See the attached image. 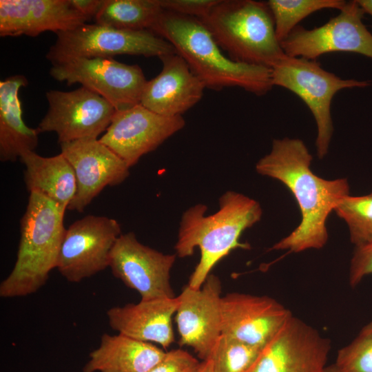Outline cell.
<instances>
[{
  "label": "cell",
  "mask_w": 372,
  "mask_h": 372,
  "mask_svg": "<svg viewBox=\"0 0 372 372\" xmlns=\"http://www.w3.org/2000/svg\"><path fill=\"white\" fill-rule=\"evenodd\" d=\"M312 156L304 143L298 138L275 139L271 152L256 163L261 175L283 183L295 197L301 222L289 236L270 250L300 252L323 247L328 239L326 227L329 214L349 194L347 179H323L310 168Z\"/></svg>",
  "instance_id": "cell-1"
},
{
  "label": "cell",
  "mask_w": 372,
  "mask_h": 372,
  "mask_svg": "<svg viewBox=\"0 0 372 372\" xmlns=\"http://www.w3.org/2000/svg\"><path fill=\"white\" fill-rule=\"evenodd\" d=\"M207 207L197 204L187 209L180 223L174 246L179 258L192 256L200 249L198 263L190 276L188 285L196 289L204 284L211 269L232 250L250 249L240 242L242 232L258 223L262 211L259 203L244 194L227 191L219 198V209L205 216Z\"/></svg>",
  "instance_id": "cell-2"
},
{
  "label": "cell",
  "mask_w": 372,
  "mask_h": 372,
  "mask_svg": "<svg viewBox=\"0 0 372 372\" xmlns=\"http://www.w3.org/2000/svg\"><path fill=\"white\" fill-rule=\"evenodd\" d=\"M169 41L205 87H238L263 96L273 87L271 69L234 61L221 51L198 18L163 10L150 28Z\"/></svg>",
  "instance_id": "cell-3"
},
{
  "label": "cell",
  "mask_w": 372,
  "mask_h": 372,
  "mask_svg": "<svg viewBox=\"0 0 372 372\" xmlns=\"http://www.w3.org/2000/svg\"><path fill=\"white\" fill-rule=\"evenodd\" d=\"M66 209L45 196L30 193L20 220V240L15 264L0 284L3 298L27 296L39 290L56 268L66 229Z\"/></svg>",
  "instance_id": "cell-4"
},
{
  "label": "cell",
  "mask_w": 372,
  "mask_h": 372,
  "mask_svg": "<svg viewBox=\"0 0 372 372\" xmlns=\"http://www.w3.org/2000/svg\"><path fill=\"white\" fill-rule=\"evenodd\" d=\"M199 19L234 61L271 69L286 56L267 2L218 0Z\"/></svg>",
  "instance_id": "cell-5"
},
{
  "label": "cell",
  "mask_w": 372,
  "mask_h": 372,
  "mask_svg": "<svg viewBox=\"0 0 372 372\" xmlns=\"http://www.w3.org/2000/svg\"><path fill=\"white\" fill-rule=\"evenodd\" d=\"M273 86L284 87L299 96L313 114L317 125V155L328 152L333 126L331 113L334 95L346 88H364L370 81L343 79L323 69L316 60L284 56L271 68Z\"/></svg>",
  "instance_id": "cell-6"
},
{
  "label": "cell",
  "mask_w": 372,
  "mask_h": 372,
  "mask_svg": "<svg viewBox=\"0 0 372 372\" xmlns=\"http://www.w3.org/2000/svg\"><path fill=\"white\" fill-rule=\"evenodd\" d=\"M174 46L149 30H126L85 23L56 33L46 54L52 65L75 58L129 54L158 58L176 53Z\"/></svg>",
  "instance_id": "cell-7"
},
{
  "label": "cell",
  "mask_w": 372,
  "mask_h": 372,
  "mask_svg": "<svg viewBox=\"0 0 372 372\" xmlns=\"http://www.w3.org/2000/svg\"><path fill=\"white\" fill-rule=\"evenodd\" d=\"M50 74L68 85L80 83L108 101L116 111L140 103L147 83L138 65L123 63L112 57L70 59L53 64Z\"/></svg>",
  "instance_id": "cell-8"
},
{
  "label": "cell",
  "mask_w": 372,
  "mask_h": 372,
  "mask_svg": "<svg viewBox=\"0 0 372 372\" xmlns=\"http://www.w3.org/2000/svg\"><path fill=\"white\" fill-rule=\"evenodd\" d=\"M357 0L347 1L335 17L313 29L297 25L280 43L286 55L316 60L331 52L357 53L372 59V34L362 22Z\"/></svg>",
  "instance_id": "cell-9"
},
{
  "label": "cell",
  "mask_w": 372,
  "mask_h": 372,
  "mask_svg": "<svg viewBox=\"0 0 372 372\" xmlns=\"http://www.w3.org/2000/svg\"><path fill=\"white\" fill-rule=\"evenodd\" d=\"M48 110L39 123V133L55 132L58 143L98 139L105 133L116 112L97 93L81 86L72 91L46 92Z\"/></svg>",
  "instance_id": "cell-10"
},
{
  "label": "cell",
  "mask_w": 372,
  "mask_h": 372,
  "mask_svg": "<svg viewBox=\"0 0 372 372\" xmlns=\"http://www.w3.org/2000/svg\"><path fill=\"white\" fill-rule=\"evenodd\" d=\"M114 218L87 215L66 229L56 268L70 282H79L109 267L111 251L121 235Z\"/></svg>",
  "instance_id": "cell-11"
},
{
  "label": "cell",
  "mask_w": 372,
  "mask_h": 372,
  "mask_svg": "<svg viewBox=\"0 0 372 372\" xmlns=\"http://www.w3.org/2000/svg\"><path fill=\"white\" fill-rule=\"evenodd\" d=\"M330 349L329 339L292 316L246 372H322Z\"/></svg>",
  "instance_id": "cell-12"
},
{
  "label": "cell",
  "mask_w": 372,
  "mask_h": 372,
  "mask_svg": "<svg viewBox=\"0 0 372 372\" xmlns=\"http://www.w3.org/2000/svg\"><path fill=\"white\" fill-rule=\"evenodd\" d=\"M176 256L146 246L133 232H128L116 240L109 267L112 275L136 291L141 300L174 298L170 272Z\"/></svg>",
  "instance_id": "cell-13"
},
{
  "label": "cell",
  "mask_w": 372,
  "mask_h": 372,
  "mask_svg": "<svg viewBox=\"0 0 372 372\" xmlns=\"http://www.w3.org/2000/svg\"><path fill=\"white\" fill-rule=\"evenodd\" d=\"M185 125L182 116H163L138 103L129 109L116 111L109 127L99 139L131 167Z\"/></svg>",
  "instance_id": "cell-14"
},
{
  "label": "cell",
  "mask_w": 372,
  "mask_h": 372,
  "mask_svg": "<svg viewBox=\"0 0 372 372\" xmlns=\"http://www.w3.org/2000/svg\"><path fill=\"white\" fill-rule=\"evenodd\" d=\"M177 298L175 321L179 344L192 348L206 360L221 335V282L210 273L200 289L187 285Z\"/></svg>",
  "instance_id": "cell-15"
},
{
  "label": "cell",
  "mask_w": 372,
  "mask_h": 372,
  "mask_svg": "<svg viewBox=\"0 0 372 372\" xmlns=\"http://www.w3.org/2000/svg\"><path fill=\"white\" fill-rule=\"evenodd\" d=\"M59 145L76 180V192L69 210L83 212L105 187L118 185L130 175V167L99 139H80Z\"/></svg>",
  "instance_id": "cell-16"
},
{
  "label": "cell",
  "mask_w": 372,
  "mask_h": 372,
  "mask_svg": "<svg viewBox=\"0 0 372 372\" xmlns=\"http://www.w3.org/2000/svg\"><path fill=\"white\" fill-rule=\"evenodd\" d=\"M221 335L262 348L292 316L275 299L232 292L222 297Z\"/></svg>",
  "instance_id": "cell-17"
},
{
  "label": "cell",
  "mask_w": 372,
  "mask_h": 372,
  "mask_svg": "<svg viewBox=\"0 0 372 372\" xmlns=\"http://www.w3.org/2000/svg\"><path fill=\"white\" fill-rule=\"evenodd\" d=\"M88 20L70 0H0L1 37H37L46 31L56 34Z\"/></svg>",
  "instance_id": "cell-18"
},
{
  "label": "cell",
  "mask_w": 372,
  "mask_h": 372,
  "mask_svg": "<svg viewBox=\"0 0 372 372\" xmlns=\"http://www.w3.org/2000/svg\"><path fill=\"white\" fill-rule=\"evenodd\" d=\"M159 59L162 70L147 81L140 103L163 116H182L202 99L205 85L178 53Z\"/></svg>",
  "instance_id": "cell-19"
},
{
  "label": "cell",
  "mask_w": 372,
  "mask_h": 372,
  "mask_svg": "<svg viewBox=\"0 0 372 372\" xmlns=\"http://www.w3.org/2000/svg\"><path fill=\"white\" fill-rule=\"evenodd\" d=\"M178 304L176 296L113 307L107 311L109 325L118 333L167 348L174 342L172 318Z\"/></svg>",
  "instance_id": "cell-20"
},
{
  "label": "cell",
  "mask_w": 372,
  "mask_h": 372,
  "mask_svg": "<svg viewBox=\"0 0 372 372\" xmlns=\"http://www.w3.org/2000/svg\"><path fill=\"white\" fill-rule=\"evenodd\" d=\"M165 353L150 342L121 333H104L99 347L90 353L83 372H148Z\"/></svg>",
  "instance_id": "cell-21"
},
{
  "label": "cell",
  "mask_w": 372,
  "mask_h": 372,
  "mask_svg": "<svg viewBox=\"0 0 372 372\" xmlns=\"http://www.w3.org/2000/svg\"><path fill=\"white\" fill-rule=\"evenodd\" d=\"M28 80L21 74L12 75L0 81V160L15 162L39 143L37 129L29 127L22 118L19 90Z\"/></svg>",
  "instance_id": "cell-22"
},
{
  "label": "cell",
  "mask_w": 372,
  "mask_h": 372,
  "mask_svg": "<svg viewBox=\"0 0 372 372\" xmlns=\"http://www.w3.org/2000/svg\"><path fill=\"white\" fill-rule=\"evenodd\" d=\"M24 182L30 193L41 194L68 209L76 192L73 168L61 154L45 157L34 151L23 154Z\"/></svg>",
  "instance_id": "cell-23"
},
{
  "label": "cell",
  "mask_w": 372,
  "mask_h": 372,
  "mask_svg": "<svg viewBox=\"0 0 372 372\" xmlns=\"http://www.w3.org/2000/svg\"><path fill=\"white\" fill-rule=\"evenodd\" d=\"M162 11L159 0H104L94 20L116 29L150 30Z\"/></svg>",
  "instance_id": "cell-24"
},
{
  "label": "cell",
  "mask_w": 372,
  "mask_h": 372,
  "mask_svg": "<svg viewBox=\"0 0 372 372\" xmlns=\"http://www.w3.org/2000/svg\"><path fill=\"white\" fill-rule=\"evenodd\" d=\"M273 15L276 37L283 41L298 25V23L312 13L323 9L341 10L347 3L344 0H269Z\"/></svg>",
  "instance_id": "cell-25"
},
{
  "label": "cell",
  "mask_w": 372,
  "mask_h": 372,
  "mask_svg": "<svg viewBox=\"0 0 372 372\" xmlns=\"http://www.w3.org/2000/svg\"><path fill=\"white\" fill-rule=\"evenodd\" d=\"M334 211L347 224L350 238L356 247L372 243V194L342 198Z\"/></svg>",
  "instance_id": "cell-26"
},
{
  "label": "cell",
  "mask_w": 372,
  "mask_h": 372,
  "mask_svg": "<svg viewBox=\"0 0 372 372\" xmlns=\"http://www.w3.org/2000/svg\"><path fill=\"white\" fill-rule=\"evenodd\" d=\"M261 349L221 335L209 359L214 372H246Z\"/></svg>",
  "instance_id": "cell-27"
},
{
  "label": "cell",
  "mask_w": 372,
  "mask_h": 372,
  "mask_svg": "<svg viewBox=\"0 0 372 372\" xmlns=\"http://www.w3.org/2000/svg\"><path fill=\"white\" fill-rule=\"evenodd\" d=\"M334 364L342 372H372V321L339 350Z\"/></svg>",
  "instance_id": "cell-28"
},
{
  "label": "cell",
  "mask_w": 372,
  "mask_h": 372,
  "mask_svg": "<svg viewBox=\"0 0 372 372\" xmlns=\"http://www.w3.org/2000/svg\"><path fill=\"white\" fill-rule=\"evenodd\" d=\"M200 362L188 351L173 349L148 372H197Z\"/></svg>",
  "instance_id": "cell-29"
},
{
  "label": "cell",
  "mask_w": 372,
  "mask_h": 372,
  "mask_svg": "<svg viewBox=\"0 0 372 372\" xmlns=\"http://www.w3.org/2000/svg\"><path fill=\"white\" fill-rule=\"evenodd\" d=\"M218 0H159L163 10L201 19L205 17Z\"/></svg>",
  "instance_id": "cell-30"
},
{
  "label": "cell",
  "mask_w": 372,
  "mask_h": 372,
  "mask_svg": "<svg viewBox=\"0 0 372 372\" xmlns=\"http://www.w3.org/2000/svg\"><path fill=\"white\" fill-rule=\"evenodd\" d=\"M369 274H372V243L356 247L351 261L350 285L354 287Z\"/></svg>",
  "instance_id": "cell-31"
},
{
  "label": "cell",
  "mask_w": 372,
  "mask_h": 372,
  "mask_svg": "<svg viewBox=\"0 0 372 372\" xmlns=\"http://www.w3.org/2000/svg\"><path fill=\"white\" fill-rule=\"evenodd\" d=\"M74 8L89 20L95 17L104 0H70Z\"/></svg>",
  "instance_id": "cell-32"
},
{
  "label": "cell",
  "mask_w": 372,
  "mask_h": 372,
  "mask_svg": "<svg viewBox=\"0 0 372 372\" xmlns=\"http://www.w3.org/2000/svg\"><path fill=\"white\" fill-rule=\"evenodd\" d=\"M197 372H214L211 359L203 360Z\"/></svg>",
  "instance_id": "cell-33"
},
{
  "label": "cell",
  "mask_w": 372,
  "mask_h": 372,
  "mask_svg": "<svg viewBox=\"0 0 372 372\" xmlns=\"http://www.w3.org/2000/svg\"><path fill=\"white\" fill-rule=\"evenodd\" d=\"M358 4L364 11L372 17V0H357Z\"/></svg>",
  "instance_id": "cell-34"
},
{
  "label": "cell",
  "mask_w": 372,
  "mask_h": 372,
  "mask_svg": "<svg viewBox=\"0 0 372 372\" xmlns=\"http://www.w3.org/2000/svg\"><path fill=\"white\" fill-rule=\"evenodd\" d=\"M322 372H342L338 366L335 364H331L329 366H326L324 369H323Z\"/></svg>",
  "instance_id": "cell-35"
}]
</instances>
